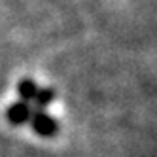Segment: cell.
Wrapping results in <instances>:
<instances>
[{"label":"cell","mask_w":157,"mask_h":157,"mask_svg":"<svg viewBox=\"0 0 157 157\" xmlns=\"http://www.w3.org/2000/svg\"><path fill=\"white\" fill-rule=\"evenodd\" d=\"M30 127L36 134L40 136H53L59 131V123L55 121L46 110H34L32 108V116H30Z\"/></svg>","instance_id":"cell-1"},{"label":"cell","mask_w":157,"mask_h":157,"mask_svg":"<svg viewBox=\"0 0 157 157\" xmlns=\"http://www.w3.org/2000/svg\"><path fill=\"white\" fill-rule=\"evenodd\" d=\"M30 116H32V106L29 102H23V100L10 104L6 112V117L12 125H25V123L30 121Z\"/></svg>","instance_id":"cell-2"},{"label":"cell","mask_w":157,"mask_h":157,"mask_svg":"<svg viewBox=\"0 0 157 157\" xmlns=\"http://www.w3.org/2000/svg\"><path fill=\"white\" fill-rule=\"evenodd\" d=\"M38 91H40V87L32 78H23V80L17 83V95H19V100H23V102L32 104Z\"/></svg>","instance_id":"cell-3"},{"label":"cell","mask_w":157,"mask_h":157,"mask_svg":"<svg viewBox=\"0 0 157 157\" xmlns=\"http://www.w3.org/2000/svg\"><path fill=\"white\" fill-rule=\"evenodd\" d=\"M55 100V91L53 89H49V87H40V91H38V95H36V98H34V110H44V108H48L51 102Z\"/></svg>","instance_id":"cell-4"}]
</instances>
